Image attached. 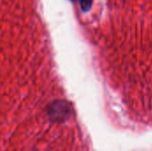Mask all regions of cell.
Listing matches in <instances>:
<instances>
[{
  "label": "cell",
  "mask_w": 152,
  "mask_h": 151,
  "mask_svg": "<svg viewBox=\"0 0 152 151\" xmlns=\"http://www.w3.org/2000/svg\"><path fill=\"white\" fill-rule=\"evenodd\" d=\"M93 0H80V5L84 12L88 11L91 8Z\"/></svg>",
  "instance_id": "obj_1"
}]
</instances>
